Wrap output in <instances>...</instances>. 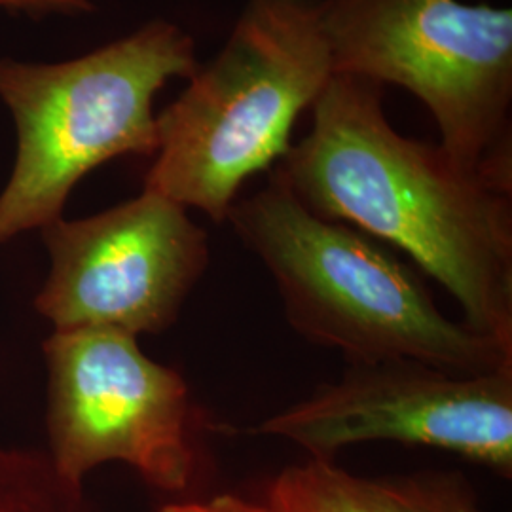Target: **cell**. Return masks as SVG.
<instances>
[{
  "label": "cell",
  "instance_id": "obj_11",
  "mask_svg": "<svg viewBox=\"0 0 512 512\" xmlns=\"http://www.w3.org/2000/svg\"><path fill=\"white\" fill-rule=\"evenodd\" d=\"M160 512H277L270 503L260 505L253 501L239 499L236 495H219L209 501L198 503H183V505H169Z\"/></svg>",
  "mask_w": 512,
  "mask_h": 512
},
{
  "label": "cell",
  "instance_id": "obj_6",
  "mask_svg": "<svg viewBox=\"0 0 512 512\" xmlns=\"http://www.w3.org/2000/svg\"><path fill=\"white\" fill-rule=\"evenodd\" d=\"M50 368L48 475L57 512H80L82 478L107 461L131 465L150 486L183 492L196 469L190 393L179 372L150 361L135 336L110 329L55 330Z\"/></svg>",
  "mask_w": 512,
  "mask_h": 512
},
{
  "label": "cell",
  "instance_id": "obj_8",
  "mask_svg": "<svg viewBox=\"0 0 512 512\" xmlns=\"http://www.w3.org/2000/svg\"><path fill=\"white\" fill-rule=\"evenodd\" d=\"M42 232L52 272L37 310L57 330L162 332L209 262L207 234L186 207L148 190L90 219L54 220Z\"/></svg>",
  "mask_w": 512,
  "mask_h": 512
},
{
  "label": "cell",
  "instance_id": "obj_12",
  "mask_svg": "<svg viewBox=\"0 0 512 512\" xmlns=\"http://www.w3.org/2000/svg\"><path fill=\"white\" fill-rule=\"evenodd\" d=\"M0 8L27 10V12H88L92 0H0Z\"/></svg>",
  "mask_w": 512,
  "mask_h": 512
},
{
  "label": "cell",
  "instance_id": "obj_9",
  "mask_svg": "<svg viewBox=\"0 0 512 512\" xmlns=\"http://www.w3.org/2000/svg\"><path fill=\"white\" fill-rule=\"evenodd\" d=\"M268 503L277 512H393L376 480L310 459L275 476Z\"/></svg>",
  "mask_w": 512,
  "mask_h": 512
},
{
  "label": "cell",
  "instance_id": "obj_1",
  "mask_svg": "<svg viewBox=\"0 0 512 512\" xmlns=\"http://www.w3.org/2000/svg\"><path fill=\"white\" fill-rule=\"evenodd\" d=\"M311 110L310 133L275 167L294 196L403 249L469 329L512 349V184L395 131L368 78L334 74Z\"/></svg>",
  "mask_w": 512,
  "mask_h": 512
},
{
  "label": "cell",
  "instance_id": "obj_10",
  "mask_svg": "<svg viewBox=\"0 0 512 512\" xmlns=\"http://www.w3.org/2000/svg\"><path fill=\"white\" fill-rule=\"evenodd\" d=\"M393 512H482L475 492L456 473H416L376 480Z\"/></svg>",
  "mask_w": 512,
  "mask_h": 512
},
{
  "label": "cell",
  "instance_id": "obj_5",
  "mask_svg": "<svg viewBox=\"0 0 512 512\" xmlns=\"http://www.w3.org/2000/svg\"><path fill=\"white\" fill-rule=\"evenodd\" d=\"M334 74L416 95L458 164L512 184V10L459 0H321Z\"/></svg>",
  "mask_w": 512,
  "mask_h": 512
},
{
  "label": "cell",
  "instance_id": "obj_2",
  "mask_svg": "<svg viewBox=\"0 0 512 512\" xmlns=\"http://www.w3.org/2000/svg\"><path fill=\"white\" fill-rule=\"evenodd\" d=\"M226 222L272 275L289 325L349 365L412 359L452 374L512 370V349L440 313L418 274L365 232L317 217L277 171Z\"/></svg>",
  "mask_w": 512,
  "mask_h": 512
},
{
  "label": "cell",
  "instance_id": "obj_4",
  "mask_svg": "<svg viewBox=\"0 0 512 512\" xmlns=\"http://www.w3.org/2000/svg\"><path fill=\"white\" fill-rule=\"evenodd\" d=\"M198 67L194 38L162 19L71 61H0V99L18 128V158L0 194V245L61 219L74 184L95 167L156 154L154 97Z\"/></svg>",
  "mask_w": 512,
  "mask_h": 512
},
{
  "label": "cell",
  "instance_id": "obj_7",
  "mask_svg": "<svg viewBox=\"0 0 512 512\" xmlns=\"http://www.w3.org/2000/svg\"><path fill=\"white\" fill-rule=\"evenodd\" d=\"M245 433L291 440L319 461L353 444L391 440L511 476L512 370L467 376L412 359L349 365L336 384Z\"/></svg>",
  "mask_w": 512,
  "mask_h": 512
},
{
  "label": "cell",
  "instance_id": "obj_3",
  "mask_svg": "<svg viewBox=\"0 0 512 512\" xmlns=\"http://www.w3.org/2000/svg\"><path fill=\"white\" fill-rule=\"evenodd\" d=\"M332 76L321 0H245L219 54L156 116L145 190L226 222L243 183L289 152Z\"/></svg>",
  "mask_w": 512,
  "mask_h": 512
}]
</instances>
